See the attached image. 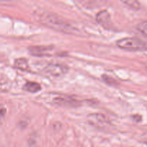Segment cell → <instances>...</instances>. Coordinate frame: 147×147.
<instances>
[{
  "mask_svg": "<svg viewBox=\"0 0 147 147\" xmlns=\"http://www.w3.org/2000/svg\"><path fill=\"white\" fill-rule=\"evenodd\" d=\"M68 67L64 64L56 63H47L42 67V70L46 74L53 77H59L67 73Z\"/></svg>",
  "mask_w": 147,
  "mask_h": 147,
  "instance_id": "3",
  "label": "cell"
},
{
  "mask_svg": "<svg viewBox=\"0 0 147 147\" xmlns=\"http://www.w3.org/2000/svg\"><path fill=\"white\" fill-rule=\"evenodd\" d=\"M89 121L91 122H95L97 123L104 124L108 122V119L106 116L102 113H93V114H89L88 116Z\"/></svg>",
  "mask_w": 147,
  "mask_h": 147,
  "instance_id": "7",
  "label": "cell"
},
{
  "mask_svg": "<svg viewBox=\"0 0 147 147\" xmlns=\"http://www.w3.org/2000/svg\"><path fill=\"white\" fill-rule=\"evenodd\" d=\"M137 29L140 32L147 36V21L142 22L137 26Z\"/></svg>",
  "mask_w": 147,
  "mask_h": 147,
  "instance_id": "11",
  "label": "cell"
},
{
  "mask_svg": "<svg viewBox=\"0 0 147 147\" xmlns=\"http://www.w3.org/2000/svg\"><path fill=\"white\" fill-rule=\"evenodd\" d=\"M14 65L16 67L22 70H27L29 69L28 61L27 59L24 58V57L16 59L14 61Z\"/></svg>",
  "mask_w": 147,
  "mask_h": 147,
  "instance_id": "9",
  "label": "cell"
},
{
  "mask_svg": "<svg viewBox=\"0 0 147 147\" xmlns=\"http://www.w3.org/2000/svg\"><path fill=\"white\" fill-rule=\"evenodd\" d=\"M102 78H103L104 81H105L107 83H108V84H110V85H113L114 83H115V79L112 78H110V76H105V75H104V76H102Z\"/></svg>",
  "mask_w": 147,
  "mask_h": 147,
  "instance_id": "12",
  "label": "cell"
},
{
  "mask_svg": "<svg viewBox=\"0 0 147 147\" xmlns=\"http://www.w3.org/2000/svg\"><path fill=\"white\" fill-rule=\"evenodd\" d=\"M123 4H125L127 7H130L133 10H138L141 8V4L138 1H133V0H130V1H122Z\"/></svg>",
  "mask_w": 147,
  "mask_h": 147,
  "instance_id": "10",
  "label": "cell"
},
{
  "mask_svg": "<svg viewBox=\"0 0 147 147\" xmlns=\"http://www.w3.org/2000/svg\"><path fill=\"white\" fill-rule=\"evenodd\" d=\"M118 47L130 51H145L147 50V44L136 37H125L116 42Z\"/></svg>",
  "mask_w": 147,
  "mask_h": 147,
  "instance_id": "2",
  "label": "cell"
},
{
  "mask_svg": "<svg viewBox=\"0 0 147 147\" xmlns=\"http://www.w3.org/2000/svg\"><path fill=\"white\" fill-rule=\"evenodd\" d=\"M7 113V109L4 106H0V118H3L5 116Z\"/></svg>",
  "mask_w": 147,
  "mask_h": 147,
  "instance_id": "13",
  "label": "cell"
},
{
  "mask_svg": "<svg viewBox=\"0 0 147 147\" xmlns=\"http://www.w3.org/2000/svg\"><path fill=\"white\" fill-rule=\"evenodd\" d=\"M23 88L26 91L30 92V93H37L39 90H40L41 87H40V85L39 83H35V82L27 81L24 85Z\"/></svg>",
  "mask_w": 147,
  "mask_h": 147,
  "instance_id": "8",
  "label": "cell"
},
{
  "mask_svg": "<svg viewBox=\"0 0 147 147\" xmlns=\"http://www.w3.org/2000/svg\"><path fill=\"white\" fill-rule=\"evenodd\" d=\"M141 139L144 143L146 144H147V132L144 133V134L141 136Z\"/></svg>",
  "mask_w": 147,
  "mask_h": 147,
  "instance_id": "14",
  "label": "cell"
},
{
  "mask_svg": "<svg viewBox=\"0 0 147 147\" xmlns=\"http://www.w3.org/2000/svg\"><path fill=\"white\" fill-rule=\"evenodd\" d=\"M97 22L106 29H111L112 27V22L111 20L110 13L107 10H102L97 13L96 15Z\"/></svg>",
  "mask_w": 147,
  "mask_h": 147,
  "instance_id": "4",
  "label": "cell"
},
{
  "mask_svg": "<svg viewBox=\"0 0 147 147\" xmlns=\"http://www.w3.org/2000/svg\"><path fill=\"white\" fill-rule=\"evenodd\" d=\"M35 18H37L41 24L58 31L69 34H74L77 32L76 29L74 28L70 23L50 11H37L35 13Z\"/></svg>",
  "mask_w": 147,
  "mask_h": 147,
  "instance_id": "1",
  "label": "cell"
},
{
  "mask_svg": "<svg viewBox=\"0 0 147 147\" xmlns=\"http://www.w3.org/2000/svg\"><path fill=\"white\" fill-rule=\"evenodd\" d=\"M28 50L30 54L33 55L46 56L50 54L53 50V47L48 46H31L29 47Z\"/></svg>",
  "mask_w": 147,
  "mask_h": 147,
  "instance_id": "6",
  "label": "cell"
},
{
  "mask_svg": "<svg viewBox=\"0 0 147 147\" xmlns=\"http://www.w3.org/2000/svg\"><path fill=\"white\" fill-rule=\"evenodd\" d=\"M53 102L56 104L65 107H76L79 106V101L70 97H56L53 99Z\"/></svg>",
  "mask_w": 147,
  "mask_h": 147,
  "instance_id": "5",
  "label": "cell"
}]
</instances>
